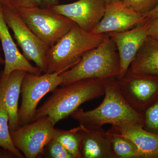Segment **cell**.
<instances>
[{"label":"cell","instance_id":"19","mask_svg":"<svg viewBox=\"0 0 158 158\" xmlns=\"http://www.w3.org/2000/svg\"><path fill=\"white\" fill-rule=\"evenodd\" d=\"M80 126L68 131L56 129L54 138L62 144L73 158H81Z\"/></svg>","mask_w":158,"mask_h":158},{"label":"cell","instance_id":"18","mask_svg":"<svg viewBox=\"0 0 158 158\" xmlns=\"http://www.w3.org/2000/svg\"><path fill=\"white\" fill-rule=\"evenodd\" d=\"M111 147L116 158H143L138 148L128 138L113 127L108 130Z\"/></svg>","mask_w":158,"mask_h":158},{"label":"cell","instance_id":"17","mask_svg":"<svg viewBox=\"0 0 158 158\" xmlns=\"http://www.w3.org/2000/svg\"><path fill=\"white\" fill-rule=\"evenodd\" d=\"M128 71L138 75L158 79V41L148 36Z\"/></svg>","mask_w":158,"mask_h":158},{"label":"cell","instance_id":"26","mask_svg":"<svg viewBox=\"0 0 158 158\" xmlns=\"http://www.w3.org/2000/svg\"><path fill=\"white\" fill-rule=\"evenodd\" d=\"M59 0H41V6L42 8L51 9L53 6L59 4Z\"/></svg>","mask_w":158,"mask_h":158},{"label":"cell","instance_id":"7","mask_svg":"<svg viewBox=\"0 0 158 158\" xmlns=\"http://www.w3.org/2000/svg\"><path fill=\"white\" fill-rule=\"evenodd\" d=\"M2 8L6 23L13 31L23 55L28 60L34 62L42 73H46V55L49 47L31 31L17 11L5 5Z\"/></svg>","mask_w":158,"mask_h":158},{"label":"cell","instance_id":"8","mask_svg":"<svg viewBox=\"0 0 158 158\" xmlns=\"http://www.w3.org/2000/svg\"><path fill=\"white\" fill-rule=\"evenodd\" d=\"M56 129L47 116L20 127L11 132L12 141L25 157L43 155L46 146L53 138Z\"/></svg>","mask_w":158,"mask_h":158},{"label":"cell","instance_id":"31","mask_svg":"<svg viewBox=\"0 0 158 158\" xmlns=\"http://www.w3.org/2000/svg\"><path fill=\"white\" fill-rule=\"evenodd\" d=\"M7 0H0V6L4 5L6 3Z\"/></svg>","mask_w":158,"mask_h":158},{"label":"cell","instance_id":"9","mask_svg":"<svg viewBox=\"0 0 158 158\" xmlns=\"http://www.w3.org/2000/svg\"><path fill=\"white\" fill-rule=\"evenodd\" d=\"M118 80L123 96L138 113L142 114L158 98V79L138 75L128 70Z\"/></svg>","mask_w":158,"mask_h":158},{"label":"cell","instance_id":"5","mask_svg":"<svg viewBox=\"0 0 158 158\" xmlns=\"http://www.w3.org/2000/svg\"><path fill=\"white\" fill-rule=\"evenodd\" d=\"M17 11L31 31L49 47L67 34L75 24L51 9L38 6Z\"/></svg>","mask_w":158,"mask_h":158},{"label":"cell","instance_id":"10","mask_svg":"<svg viewBox=\"0 0 158 158\" xmlns=\"http://www.w3.org/2000/svg\"><path fill=\"white\" fill-rule=\"evenodd\" d=\"M148 20L133 28L122 32L107 33L115 43L118 52L120 73L118 79L125 75L138 51L148 36Z\"/></svg>","mask_w":158,"mask_h":158},{"label":"cell","instance_id":"14","mask_svg":"<svg viewBox=\"0 0 158 158\" xmlns=\"http://www.w3.org/2000/svg\"><path fill=\"white\" fill-rule=\"evenodd\" d=\"M27 72L13 71L8 76H0V107L8 112L10 132L20 127L19 118V100L22 84Z\"/></svg>","mask_w":158,"mask_h":158},{"label":"cell","instance_id":"30","mask_svg":"<svg viewBox=\"0 0 158 158\" xmlns=\"http://www.w3.org/2000/svg\"><path fill=\"white\" fill-rule=\"evenodd\" d=\"M1 48H0V65H2L5 63V59H3L1 54Z\"/></svg>","mask_w":158,"mask_h":158},{"label":"cell","instance_id":"11","mask_svg":"<svg viewBox=\"0 0 158 158\" xmlns=\"http://www.w3.org/2000/svg\"><path fill=\"white\" fill-rule=\"evenodd\" d=\"M106 5L104 0H77L69 4H58L51 9L68 18L84 31L90 32L102 18Z\"/></svg>","mask_w":158,"mask_h":158},{"label":"cell","instance_id":"22","mask_svg":"<svg viewBox=\"0 0 158 158\" xmlns=\"http://www.w3.org/2000/svg\"><path fill=\"white\" fill-rule=\"evenodd\" d=\"M121 2L130 9L144 16L158 4V0H122Z\"/></svg>","mask_w":158,"mask_h":158},{"label":"cell","instance_id":"23","mask_svg":"<svg viewBox=\"0 0 158 158\" xmlns=\"http://www.w3.org/2000/svg\"><path fill=\"white\" fill-rule=\"evenodd\" d=\"M45 154L49 158H73L71 155L55 138L46 146L43 155Z\"/></svg>","mask_w":158,"mask_h":158},{"label":"cell","instance_id":"24","mask_svg":"<svg viewBox=\"0 0 158 158\" xmlns=\"http://www.w3.org/2000/svg\"><path fill=\"white\" fill-rule=\"evenodd\" d=\"M4 5L17 11L22 8L40 7L41 0H7Z\"/></svg>","mask_w":158,"mask_h":158},{"label":"cell","instance_id":"15","mask_svg":"<svg viewBox=\"0 0 158 158\" xmlns=\"http://www.w3.org/2000/svg\"><path fill=\"white\" fill-rule=\"evenodd\" d=\"M81 158H116L108 131L102 127L89 129L80 124Z\"/></svg>","mask_w":158,"mask_h":158},{"label":"cell","instance_id":"6","mask_svg":"<svg viewBox=\"0 0 158 158\" xmlns=\"http://www.w3.org/2000/svg\"><path fill=\"white\" fill-rule=\"evenodd\" d=\"M62 72L36 75L27 72L22 84V102L19 109L20 127L32 122L43 98L62 85Z\"/></svg>","mask_w":158,"mask_h":158},{"label":"cell","instance_id":"20","mask_svg":"<svg viewBox=\"0 0 158 158\" xmlns=\"http://www.w3.org/2000/svg\"><path fill=\"white\" fill-rule=\"evenodd\" d=\"M9 123L8 112L0 107V147L9 151L15 158H24L22 153L15 147L12 141Z\"/></svg>","mask_w":158,"mask_h":158},{"label":"cell","instance_id":"21","mask_svg":"<svg viewBox=\"0 0 158 158\" xmlns=\"http://www.w3.org/2000/svg\"><path fill=\"white\" fill-rule=\"evenodd\" d=\"M144 130L158 135V98L142 113Z\"/></svg>","mask_w":158,"mask_h":158},{"label":"cell","instance_id":"1","mask_svg":"<svg viewBox=\"0 0 158 158\" xmlns=\"http://www.w3.org/2000/svg\"><path fill=\"white\" fill-rule=\"evenodd\" d=\"M104 86V98L98 107L89 111L77 109L71 115L72 118L89 129L99 128L107 124H135L143 127V114L133 109L125 99L119 89L118 78L105 79Z\"/></svg>","mask_w":158,"mask_h":158},{"label":"cell","instance_id":"4","mask_svg":"<svg viewBox=\"0 0 158 158\" xmlns=\"http://www.w3.org/2000/svg\"><path fill=\"white\" fill-rule=\"evenodd\" d=\"M105 34L86 32L75 23L67 34L48 49L47 73L62 72L73 67L86 52L101 43Z\"/></svg>","mask_w":158,"mask_h":158},{"label":"cell","instance_id":"16","mask_svg":"<svg viewBox=\"0 0 158 158\" xmlns=\"http://www.w3.org/2000/svg\"><path fill=\"white\" fill-rule=\"evenodd\" d=\"M112 127L132 141L143 158H158V135L148 131L141 126L135 124L112 126Z\"/></svg>","mask_w":158,"mask_h":158},{"label":"cell","instance_id":"12","mask_svg":"<svg viewBox=\"0 0 158 158\" xmlns=\"http://www.w3.org/2000/svg\"><path fill=\"white\" fill-rule=\"evenodd\" d=\"M147 20L144 15L130 9L121 1L108 3L101 20L90 33L102 34L122 32L133 28Z\"/></svg>","mask_w":158,"mask_h":158},{"label":"cell","instance_id":"32","mask_svg":"<svg viewBox=\"0 0 158 158\" xmlns=\"http://www.w3.org/2000/svg\"><path fill=\"white\" fill-rule=\"evenodd\" d=\"M75 1H77V0H75Z\"/></svg>","mask_w":158,"mask_h":158},{"label":"cell","instance_id":"29","mask_svg":"<svg viewBox=\"0 0 158 158\" xmlns=\"http://www.w3.org/2000/svg\"><path fill=\"white\" fill-rule=\"evenodd\" d=\"M106 4L108 3L114 2H121L122 0H104Z\"/></svg>","mask_w":158,"mask_h":158},{"label":"cell","instance_id":"28","mask_svg":"<svg viewBox=\"0 0 158 158\" xmlns=\"http://www.w3.org/2000/svg\"><path fill=\"white\" fill-rule=\"evenodd\" d=\"M144 17L147 19H152L158 16V4L151 11L144 15Z\"/></svg>","mask_w":158,"mask_h":158},{"label":"cell","instance_id":"2","mask_svg":"<svg viewBox=\"0 0 158 158\" xmlns=\"http://www.w3.org/2000/svg\"><path fill=\"white\" fill-rule=\"evenodd\" d=\"M104 94V80L85 79L63 85L54 90L52 94L37 109L32 122L47 116L55 126L60 120L70 116L84 103Z\"/></svg>","mask_w":158,"mask_h":158},{"label":"cell","instance_id":"27","mask_svg":"<svg viewBox=\"0 0 158 158\" xmlns=\"http://www.w3.org/2000/svg\"><path fill=\"white\" fill-rule=\"evenodd\" d=\"M13 154L9 151L0 147V158H15Z\"/></svg>","mask_w":158,"mask_h":158},{"label":"cell","instance_id":"13","mask_svg":"<svg viewBox=\"0 0 158 158\" xmlns=\"http://www.w3.org/2000/svg\"><path fill=\"white\" fill-rule=\"evenodd\" d=\"M0 40L5 56V67L0 75L1 77H6L16 70H23L34 74H41V71L31 64L19 50L4 18L2 5L0 6Z\"/></svg>","mask_w":158,"mask_h":158},{"label":"cell","instance_id":"25","mask_svg":"<svg viewBox=\"0 0 158 158\" xmlns=\"http://www.w3.org/2000/svg\"><path fill=\"white\" fill-rule=\"evenodd\" d=\"M148 20V36L158 41V16Z\"/></svg>","mask_w":158,"mask_h":158},{"label":"cell","instance_id":"3","mask_svg":"<svg viewBox=\"0 0 158 158\" xmlns=\"http://www.w3.org/2000/svg\"><path fill=\"white\" fill-rule=\"evenodd\" d=\"M120 69L116 45L109 34H105L99 45L86 52L73 67L60 73L61 85L85 79L118 78Z\"/></svg>","mask_w":158,"mask_h":158}]
</instances>
